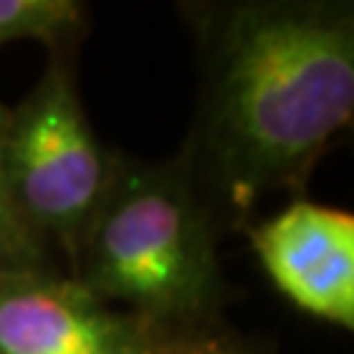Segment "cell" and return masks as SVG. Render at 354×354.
Here are the masks:
<instances>
[{
  "label": "cell",
  "mask_w": 354,
  "mask_h": 354,
  "mask_svg": "<svg viewBox=\"0 0 354 354\" xmlns=\"http://www.w3.org/2000/svg\"><path fill=\"white\" fill-rule=\"evenodd\" d=\"M200 45V100L181 158L218 231L268 194H299L354 113L349 0L181 3Z\"/></svg>",
  "instance_id": "cell-1"
},
{
  "label": "cell",
  "mask_w": 354,
  "mask_h": 354,
  "mask_svg": "<svg viewBox=\"0 0 354 354\" xmlns=\"http://www.w3.org/2000/svg\"><path fill=\"white\" fill-rule=\"evenodd\" d=\"M218 234L181 152L168 160L115 152L68 276L165 333L213 328L226 299Z\"/></svg>",
  "instance_id": "cell-2"
},
{
  "label": "cell",
  "mask_w": 354,
  "mask_h": 354,
  "mask_svg": "<svg viewBox=\"0 0 354 354\" xmlns=\"http://www.w3.org/2000/svg\"><path fill=\"white\" fill-rule=\"evenodd\" d=\"M113 165L115 152L97 140L84 113L74 55H53L32 92L8 108L3 127L0 168L19 223L71 266Z\"/></svg>",
  "instance_id": "cell-3"
},
{
  "label": "cell",
  "mask_w": 354,
  "mask_h": 354,
  "mask_svg": "<svg viewBox=\"0 0 354 354\" xmlns=\"http://www.w3.org/2000/svg\"><path fill=\"white\" fill-rule=\"evenodd\" d=\"M168 336L61 270L0 273V354H158Z\"/></svg>",
  "instance_id": "cell-4"
},
{
  "label": "cell",
  "mask_w": 354,
  "mask_h": 354,
  "mask_svg": "<svg viewBox=\"0 0 354 354\" xmlns=\"http://www.w3.org/2000/svg\"><path fill=\"white\" fill-rule=\"evenodd\" d=\"M266 276L307 315L354 328V218L346 210L294 200L244 228Z\"/></svg>",
  "instance_id": "cell-5"
},
{
  "label": "cell",
  "mask_w": 354,
  "mask_h": 354,
  "mask_svg": "<svg viewBox=\"0 0 354 354\" xmlns=\"http://www.w3.org/2000/svg\"><path fill=\"white\" fill-rule=\"evenodd\" d=\"M87 26V6L76 0H0V48L19 39H37L53 55H74Z\"/></svg>",
  "instance_id": "cell-6"
},
{
  "label": "cell",
  "mask_w": 354,
  "mask_h": 354,
  "mask_svg": "<svg viewBox=\"0 0 354 354\" xmlns=\"http://www.w3.org/2000/svg\"><path fill=\"white\" fill-rule=\"evenodd\" d=\"M6 118H8V108L0 102V142H3ZM13 270H58V268L53 263V252H48L19 223L8 203L6 184H3V168H0V273H13Z\"/></svg>",
  "instance_id": "cell-7"
},
{
  "label": "cell",
  "mask_w": 354,
  "mask_h": 354,
  "mask_svg": "<svg viewBox=\"0 0 354 354\" xmlns=\"http://www.w3.org/2000/svg\"><path fill=\"white\" fill-rule=\"evenodd\" d=\"M158 354H252L239 339L213 326V328L187 330V333H171L163 342Z\"/></svg>",
  "instance_id": "cell-8"
}]
</instances>
